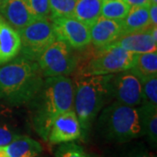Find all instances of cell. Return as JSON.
Masks as SVG:
<instances>
[{
    "mask_svg": "<svg viewBox=\"0 0 157 157\" xmlns=\"http://www.w3.org/2000/svg\"><path fill=\"white\" fill-rule=\"evenodd\" d=\"M28 105L34 130L47 141L53 121L60 114L73 109V79L62 75L45 77Z\"/></svg>",
    "mask_w": 157,
    "mask_h": 157,
    "instance_id": "obj_1",
    "label": "cell"
},
{
    "mask_svg": "<svg viewBox=\"0 0 157 157\" xmlns=\"http://www.w3.org/2000/svg\"><path fill=\"white\" fill-rule=\"evenodd\" d=\"M44 78L38 62L17 56L0 67V94L11 105L28 104Z\"/></svg>",
    "mask_w": 157,
    "mask_h": 157,
    "instance_id": "obj_2",
    "label": "cell"
},
{
    "mask_svg": "<svg viewBox=\"0 0 157 157\" xmlns=\"http://www.w3.org/2000/svg\"><path fill=\"white\" fill-rule=\"evenodd\" d=\"M107 75H76L73 81V109L81 128V139L86 140L95 119L112 97Z\"/></svg>",
    "mask_w": 157,
    "mask_h": 157,
    "instance_id": "obj_3",
    "label": "cell"
},
{
    "mask_svg": "<svg viewBox=\"0 0 157 157\" xmlns=\"http://www.w3.org/2000/svg\"><path fill=\"white\" fill-rule=\"evenodd\" d=\"M97 128L104 139L118 143L128 142L143 136L137 107L118 101L101 110Z\"/></svg>",
    "mask_w": 157,
    "mask_h": 157,
    "instance_id": "obj_4",
    "label": "cell"
},
{
    "mask_svg": "<svg viewBox=\"0 0 157 157\" xmlns=\"http://www.w3.org/2000/svg\"><path fill=\"white\" fill-rule=\"evenodd\" d=\"M136 54L118 45H110L95 49L82 65H78L76 75H107L127 71L133 67ZM76 68V70H77Z\"/></svg>",
    "mask_w": 157,
    "mask_h": 157,
    "instance_id": "obj_5",
    "label": "cell"
},
{
    "mask_svg": "<svg viewBox=\"0 0 157 157\" xmlns=\"http://www.w3.org/2000/svg\"><path fill=\"white\" fill-rule=\"evenodd\" d=\"M19 56L37 61L44 51L57 39L50 18L35 19L19 32Z\"/></svg>",
    "mask_w": 157,
    "mask_h": 157,
    "instance_id": "obj_6",
    "label": "cell"
},
{
    "mask_svg": "<svg viewBox=\"0 0 157 157\" xmlns=\"http://www.w3.org/2000/svg\"><path fill=\"white\" fill-rule=\"evenodd\" d=\"M73 49L62 40L56 39L38 59L44 77L68 76L76 71L78 58Z\"/></svg>",
    "mask_w": 157,
    "mask_h": 157,
    "instance_id": "obj_7",
    "label": "cell"
},
{
    "mask_svg": "<svg viewBox=\"0 0 157 157\" xmlns=\"http://www.w3.org/2000/svg\"><path fill=\"white\" fill-rule=\"evenodd\" d=\"M109 91L112 98L127 106L138 107L142 101L141 81L130 70L111 74Z\"/></svg>",
    "mask_w": 157,
    "mask_h": 157,
    "instance_id": "obj_8",
    "label": "cell"
},
{
    "mask_svg": "<svg viewBox=\"0 0 157 157\" xmlns=\"http://www.w3.org/2000/svg\"><path fill=\"white\" fill-rule=\"evenodd\" d=\"M57 39L62 40L74 50L85 49L91 44L87 25L72 16L51 18Z\"/></svg>",
    "mask_w": 157,
    "mask_h": 157,
    "instance_id": "obj_9",
    "label": "cell"
},
{
    "mask_svg": "<svg viewBox=\"0 0 157 157\" xmlns=\"http://www.w3.org/2000/svg\"><path fill=\"white\" fill-rule=\"evenodd\" d=\"M81 137V128L74 109L60 114L51 127L48 141L52 144H61L78 140Z\"/></svg>",
    "mask_w": 157,
    "mask_h": 157,
    "instance_id": "obj_10",
    "label": "cell"
},
{
    "mask_svg": "<svg viewBox=\"0 0 157 157\" xmlns=\"http://www.w3.org/2000/svg\"><path fill=\"white\" fill-rule=\"evenodd\" d=\"M91 44L95 49L108 46L123 34L122 20L100 17L89 27Z\"/></svg>",
    "mask_w": 157,
    "mask_h": 157,
    "instance_id": "obj_11",
    "label": "cell"
},
{
    "mask_svg": "<svg viewBox=\"0 0 157 157\" xmlns=\"http://www.w3.org/2000/svg\"><path fill=\"white\" fill-rule=\"evenodd\" d=\"M0 16L17 32L36 19L26 0H1Z\"/></svg>",
    "mask_w": 157,
    "mask_h": 157,
    "instance_id": "obj_12",
    "label": "cell"
},
{
    "mask_svg": "<svg viewBox=\"0 0 157 157\" xmlns=\"http://www.w3.org/2000/svg\"><path fill=\"white\" fill-rule=\"evenodd\" d=\"M151 27L121 35L111 45L121 46L133 53H144L157 51V42L151 35Z\"/></svg>",
    "mask_w": 157,
    "mask_h": 157,
    "instance_id": "obj_13",
    "label": "cell"
},
{
    "mask_svg": "<svg viewBox=\"0 0 157 157\" xmlns=\"http://www.w3.org/2000/svg\"><path fill=\"white\" fill-rule=\"evenodd\" d=\"M21 41L18 32L0 16V66L18 56Z\"/></svg>",
    "mask_w": 157,
    "mask_h": 157,
    "instance_id": "obj_14",
    "label": "cell"
},
{
    "mask_svg": "<svg viewBox=\"0 0 157 157\" xmlns=\"http://www.w3.org/2000/svg\"><path fill=\"white\" fill-rule=\"evenodd\" d=\"M138 107L143 136H146L151 146L155 147L157 143V106L142 101Z\"/></svg>",
    "mask_w": 157,
    "mask_h": 157,
    "instance_id": "obj_15",
    "label": "cell"
},
{
    "mask_svg": "<svg viewBox=\"0 0 157 157\" xmlns=\"http://www.w3.org/2000/svg\"><path fill=\"white\" fill-rule=\"evenodd\" d=\"M4 149L9 157H37L43 152V147L29 136L19 135Z\"/></svg>",
    "mask_w": 157,
    "mask_h": 157,
    "instance_id": "obj_16",
    "label": "cell"
},
{
    "mask_svg": "<svg viewBox=\"0 0 157 157\" xmlns=\"http://www.w3.org/2000/svg\"><path fill=\"white\" fill-rule=\"evenodd\" d=\"M102 0H76L72 17L90 27L101 17Z\"/></svg>",
    "mask_w": 157,
    "mask_h": 157,
    "instance_id": "obj_17",
    "label": "cell"
},
{
    "mask_svg": "<svg viewBox=\"0 0 157 157\" xmlns=\"http://www.w3.org/2000/svg\"><path fill=\"white\" fill-rule=\"evenodd\" d=\"M148 6H134L122 19L123 34L146 30L152 26L149 20Z\"/></svg>",
    "mask_w": 157,
    "mask_h": 157,
    "instance_id": "obj_18",
    "label": "cell"
},
{
    "mask_svg": "<svg viewBox=\"0 0 157 157\" xmlns=\"http://www.w3.org/2000/svg\"><path fill=\"white\" fill-rule=\"evenodd\" d=\"M140 80L157 74V51L138 53L134 66L129 69Z\"/></svg>",
    "mask_w": 157,
    "mask_h": 157,
    "instance_id": "obj_19",
    "label": "cell"
},
{
    "mask_svg": "<svg viewBox=\"0 0 157 157\" xmlns=\"http://www.w3.org/2000/svg\"><path fill=\"white\" fill-rule=\"evenodd\" d=\"M130 8L124 0L102 1L101 17L122 20L128 14Z\"/></svg>",
    "mask_w": 157,
    "mask_h": 157,
    "instance_id": "obj_20",
    "label": "cell"
},
{
    "mask_svg": "<svg viewBox=\"0 0 157 157\" xmlns=\"http://www.w3.org/2000/svg\"><path fill=\"white\" fill-rule=\"evenodd\" d=\"M76 0H50V19L73 15Z\"/></svg>",
    "mask_w": 157,
    "mask_h": 157,
    "instance_id": "obj_21",
    "label": "cell"
},
{
    "mask_svg": "<svg viewBox=\"0 0 157 157\" xmlns=\"http://www.w3.org/2000/svg\"><path fill=\"white\" fill-rule=\"evenodd\" d=\"M140 81L142 88V101L157 106V74Z\"/></svg>",
    "mask_w": 157,
    "mask_h": 157,
    "instance_id": "obj_22",
    "label": "cell"
},
{
    "mask_svg": "<svg viewBox=\"0 0 157 157\" xmlns=\"http://www.w3.org/2000/svg\"><path fill=\"white\" fill-rule=\"evenodd\" d=\"M55 157H90L84 148L73 141L61 143L55 152Z\"/></svg>",
    "mask_w": 157,
    "mask_h": 157,
    "instance_id": "obj_23",
    "label": "cell"
},
{
    "mask_svg": "<svg viewBox=\"0 0 157 157\" xmlns=\"http://www.w3.org/2000/svg\"><path fill=\"white\" fill-rule=\"evenodd\" d=\"M36 19L50 18V0H26Z\"/></svg>",
    "mask_w": 157,
    "mask_h": 157,
    "instance_id": "obj_24",
    "label": "cell"
},
{
    "mask_svg": "<svg viewBox=\"0 0 157 157\" xmlns=\"http://www.w3.org/2000/svg\"><path fill=\"white\" fill-rule=\"evenodd\" d=\"M19 135L7 125H0V147H5L9 145Z\"/></svg>",
    "mask_w": 157,
    "mask_h": 157,
    "instance_id": "obj_25",
    "label": "cell"
},
{
    "mask_svg": "<svg viewBox=\"0 0 157 157\" xmlns=\"http://www.w3.org/2000/svg\"><path fill=\"white\" fill-rule=\"evenodd\" d=\"M117 157H155L152 153L147 151L143 146H137L125 152Z\"/></svg>",
    "mask_w": 157,
    "mask_h": 157,
    "instance_id": "obj_26",
    "label": "cell"
},
{
    "mask_svg": "<svg viewBox=\"0 0 157 157\" xmlns=\"http://www.w3.org/2000/svg\"><path fill=\"white\" fill-rule=\"evenodd\" d=\"M149 20L152 26H157V5L150 4L148 6Z\"/></svg>",
    "mask_w": 157,
    "mask_h": 157,
    "instance_id": "obj_27",
    "label": "cell"
},
{
    "mask_svg": "<svg viewBox=\"0 0 157 157\" xmlns=\"http://www.w3.org/2000/svg\"><path fill=\"white\" fill-rule=\"evenodd\" d=\"M130 7L134 6H147L150 5V0H124Z\"/></svg>",
    "mask_w": 157,
    "mask_h": 157,
    "instance_id": "obj_28",
    "label": "cell"
},
{
    "mask_svg": "<svg viewBox=\"0 0 157 157\" xmlns=\"http://www.w3.org/2000/svg\"><path fill=\"white\" fill-rule=\"evenodd\" d=\"M0 157H9L4 147H0Z\"/></svg>",
    "mask_w": 157,
    "mask_h": 157,
    "instance_id": "obj_29",
    "label": "cell"
},
{
    "mask_svg": "<svg viewBox=\"0 0 157 157\" xmlns=\"http://www.w3.org/2000/svg\"><path fill=\"white\" fill-rule=\"evenodd\" d=\"M150 4H153V5H157V0H150Z\"/></svg>",
    "mask_w": 157,
    "mask_h": 157,
    "instance_id": "obj_30",
    "label": "cell"
},
{
    "mask_svg": "<svg viewBox=\"0 0 157 157\" xmlns=\"http://www.w3.org/2000/svg\"><path fill=\"white\" fill-rule=\"evenodd\" d=\"M102 1H106V0H102Z\"/></svg>",
    "mask_w": 157,
    "mask_h": 157,
    "instance_id": "obj_31",
    "label": "cell"
},
{
    "mask_svg": "<svg viewBox=\"0 0 157 157\" xmlns=\"http://www.w3.org/2000/svg\"><path fill=\"white\" fill-rule=\"evenodd\" d=\"M0 97H1V94H0Z\"/></svg>",
    "mask_w": 157,
    "mask_h": 157,
    "instance_id": "obj_32",
    "label": "cell"
},
{
    "mask_svg": "<svg viewBox=\"0 0 157 157\" xmlns=\"http://www.w3.org/2000/svg\"><path fill=\"white\" fill-rule=\"evenodd\" d=\"M37 157H39V156H37Z\"/></svg>",
    "mask_w": 157,
    "mask_h": 157,
    "instance_id": "obj_33",
    "label": "cell"
},
{
    "mask_svg": "<svg viewBox=\"0 0 157 157\" xmlns=\"http://www.w3.org/2000/svg\"><path fill=\"white\" fill-rule=\"evenodd\" d=\"M0 1H1V0H0Z\"/></svg>",
    "mask_w": 157,
    "mask_h": 157,
    "instance_id": "obj_34",
    "label": "cell"
}]
</instances>
